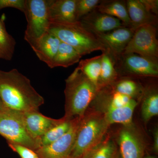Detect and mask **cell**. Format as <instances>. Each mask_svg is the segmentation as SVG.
<instances>
[{
	"instance_id": "cell-32",
	"label": "cell",
	"mask_w": 158,
	"mask_h": 158,
	"mask_svg": "<svg viewBox=\"0 0 158 158\" xmlns=\"http://www.w3.org/2000/svg\"><path fill=\"white\" fill-rule=\"evenodd\" d=\"M6 108H6V107L5 106V105H4V103H3L2 101V99L0 98V112L5 110Z\"/></svg>"
},
{
	"instance_id": "cell-27",
	"label": "cell",
	"mask_w": 158,
	"mask_h": 158,
	"mask_svg": "<svg viewBox=\"0 0 158 158\" xmlns=\"http://www.w3.org/2000/svg\"><path fill=\"white\" fill-rule=\"evenodd\" d=\"M102 1L100 0H77L76 14L77 20L82 18L96 9Z\"/></svg>"
},
{
	"instance_id": "cell-23",
	"label": "cell",
	"mask_w": 158,
	"mask_h": 158,
	"mask_svg": "<svg viewBox=\"0 0 158 158\" xmlns=\"http://www.w3.org/2000/svg\"><path fill=\"white\" fill-rule=\"evenodd\" d=\"M141 107L142 119L147 123L152 117L158 114V93L156 89H144Z\"/></svg>"
},
{
	"instance_id": "cell-17",
	"label": "cell",
	"mask_w": 158,
	"mask_h": 158,
	"mask_svg": "<svg viewBox=\"0 0 158 158\" xmlns=\"http://www.w3.org/2000/svg\"><path fill=\"white\" fill-rule=\"evenodd\" d=\"M138 104L136 100L133 99L123 106L108 110L103 113L110 126L114 123H118L123 126H129L133 124V113Z\"/></svg>"
},
{
	"instance_id": "cell-4",
	"label": "cell",
	"mask_w": 158,
	"mask_h": 158,
	"mask_svg": "<svg viewBox=\"0 0 158 158\" xmlns=\"http://www.w3.org/2000/svg\"><path fill=\"white\" fill-rule=\"evenodd\" d=\"M49 31L61 42L75 49L83 56L94 51H106L95 35L86 30L79 21L73 23H51Z\"/></svg>"
},
{
	"instance_id": "cell-2",
	"label": "cell",
	"mask_w": 158,
	"mask_h": 158,
	"mask_svg": "<svg viewBox=\"0 0 158 158\" xmlns=\"http://www.w3.org/2000/svg\"><path fill=\"white\" fill-rule=\"evenodd\" d=\"M98 91L96 85L76 68L65 80L64 118L83 117Z\"/></svg>"
},
{
	"instance_id": "cell-21",
	"label": "cell",
	"mask_w": 158,
	"mask_h": 158,
	"mask_svg": "<svg viewBox=\"0 0 158 158\" xmlns=\"http://www.w3.org/2000/svg\"><path fill=\"white\" fill-rule=\"evenodd\" d=\"M109 86L114 91L135 99L142 97L144 90L141 84L129 78H118Z\"/></svg>"
},
{
	"instance_id": "cell-30",
	"label": "cell",
	"mask_w": 158,
	"mask_h": 158,
	"mask_svg": "<svg viewBox=\"0 0 158 158\" xmlns=\"http://www.w3.org/2000/svg\"><path fill=\"white\" fill-rule=\"evenodd\" d=\"M141 3L152 14L157 15L158 10V0H140Z\"/></svg>"
},
{
	"instance_id": "cell-22",
	"label": "cell",
	"mask_w": 158,
	"mask_h": 158,
	"mask_svg": "<svg viewBox=\"0 0 158 158\" xmlns=\"http://www.w3.org/2000/svg\"><path fill=\"white\" fill-rule=\"evenodd\" d=\"M118 151L115 141L110 137H106L85 152L81 158H113Z\"/></svg>"
},
{
	"instance_id": "cell-33",
	"label": "cell",
	"mask_w": 158,
	"mask_h": 158,
	"mask_svg": "<svg viewBox=\"0 0 158 158\" xmlns=\"http://www.w3.org/2000/svg\"><path fill=\"white\" fill-rule=\"evenodd\" d=\"M113 158H122L121 155H120V153L119 152V151H117V152H116V155H115V156H114V157Z\"/></svg>"
},
{
	"instance_id": "cell-12",
	"label": "cell",
	"mask_w": 158,
	"mask_h": 158,
	"mask_svg": "<svg viewBox=\"0 0 158 158\" xmlns=\"http://www.w3.org/2000/svg\"><path fill=\"white\" fill-rule=\"evenodd\" d=\"M79 21L86 30L94 35L126 27L118 19L101 13L96 9Z\"/></svg>"
},
{
	"instance_id": "cell-20",
	"label": "cell",
	"mask_w": 158,
	"mask_h": 158,
	"mask_svg": "<svg viewBox=\"0 0 158 158\" xmlns=\"http://www.w3.org/2000/svg\"><path fill=\"white\" fill-rule=\"evenodd\" d=\"M82 56L71 46L61 42L50 68H67L80 62Z\"/></svg>"
},
{
	"instance_id": "cell-29",
	"label": "cell",
	"mask_w": 158,
	"mask_h": 158,
	"mask_svg": "<svg viewBox=\"0 0 158 158\" xmlns=\"http://www.w3.org/2000/svg\"><path fill=\"white\" fill-rule=\"evenodd\" d=\"M26 0H0V10L6 8H15L23 13Z\"/></svg>"
},
{
	"instance_id": "cell-7",
	"label": "cell",
	"mask_w": 158,
	"mask_h": 158,
	"mask_svg": "<svg viewBox=\"0 0 158 158\" xmlns=\"http://www.w3.org/2000/svg\"><path fill=\"white\" fill-rule=\"evenodd\" d=\"M128 53L158 58V41L156 26L148 24L137 28L123 54Z\"/></svg>"
},
{
	"instance_id": "cell-24",
	"label": "cell",
	"mask_w": 158,
	"mask_h": 158,
	"mask_svg": "<svg viewBox=\"0 0 158 158\" xmlns=\"http://www.w3.org/2000/svg\"><path fill=\"white\" fill-rule=\"evenodd\" d=\"M5 15L0 18V59L10 61L13 58L16 43L9 34L5 25Z\"/></svg>"
},
{
	"instance_id": "cell-15",
	"label": "cell",
	"mask_w": 158,
	"mask_h": 158,
	"mask_svg": "<svg viewBox=\"0 0 158 158\" xmlns=\"http://www.w3.org/2000/svg\"><path fill=\"white\" fill-rule=\"evenodd\" d=\"M61 42L56 35L48 31L31 47L38 59L50 68Z\"/></svg>"
},
{
	"instance_id": "cell-26",
	"label": "cell",
	"mask_w": 158,
	"mask_h": 158,
	"mask_svg": "<svg viewBox=\"0 0 158 158\" xmlns=\"http://www.w3.org/2000/svg\"><path fill=\"white\" fill-rule=\"evenodd\" d=\"M72 121L73 119H68L62 117V121L40 138V147L48 145L64 135L70 129Z\"/></svg>"
},
{
	"instance_id": "cell-1",
	"label": "cell",
	"mask_w": 158,
	"mask_h": 158,
	"mask_svg": "<svg viewBox=\"0 0 158 158\" xmlns=\"http://www.w3.org/2000/svg\"><path fill=\"white\" fill-rule=\"evenodd\" d=\"M0 98L6 108L23 113L39 111L44 103L30 79L16 69L0 70Z\"/></svg>"
},
{
	"instance_id": "cell-3",
	"label": "cell",
	"mask_w": 158,
	"mask_h": 158,
	"mask_svg": "<svg viewBox=\"0 0 158 158\" xmlns=\"http://www.w3.org/2000/svg\"><path fill=\"white\" fill-rule=\"evenodd\" d=\"M110 126L103 113L98 111L85 113L79 123L69 158H81L104 139Z\"/></svg>"
},
{
	"instance_id": "cell-8",
	"label": "cell",
	"mask_w": 158,
	"mask_h": 158,
	"mask_svg": "<svg viewBox=\"0 0 158 158\" xmlns=\"http://www.w3.org/2000/svg\"><path fill=\"white\" fill-rule=\"evenodd\" d=\"M118 74L121 72L140 76H158V58L143 56L137 54H123L116 62Z\"/></svg>"
},
{
	"instance_id": "cell-34",
	"label": "cell",
	"mask_w": 158,
	"mask_h": 158,
	"mask_svg": "<svg viewBox=\"0 0 158 158\" xmlns=\"http://www.w3.org/2000/svg\"><path fill=\"white\" fill-rule=\"evenodd\" d=\"M143 158H156L155 157L152 156H147L144 157Z\"/></svg>"
},
{
	"instance_id": "cell-9",
	"label": "cell",
	"mask_w": 158,
	"mask_h": 158,
	"mask_svg": "<svg viewBox=\"0 0 158 158\" xmlns=\"http://www.w3.org/2000/svg\"><path fill=\"white\" fill-rule=\"evenodd\" d=\"M81 117L73 119L71 126L66 134L55 142L35 151L39 158H69L77 130Z\"/></svg>"
},
{
	"instance_id": "cell-5",
	"label": "cell",
	"mask_w": 158,
	"mask_h": 158,
	"mask_svg": "<svg viewBox=\"0 0 158 158\" xmlns=\"http://www.w3.org/2000/svg\"><path fill=\"white\" fill-rule=\"evenodd\" d=\"M0 135L8 143L20 144L33 151L40 147V141L26 128L23 112L6 108L0 112Z\"/></svg>"
},
{
	"instance_id": "cell-13",
	"label": "cell",
	"mask_w": 158,
	"mask_h": 158,
	"mask_svg": "<svg viewBox=\"0 0 158 158\" xmlns=\"http://www.w3.org/2000/svg\"><path fill=\"white\" fill-rule=\"evenodd\" d=\"M23 117L28 131L33 138L38 140L62 120V118L54 119L44 116L39 111L23 113Z\"/></svg>"
},
{
	"instance_id": "cell-18",
	"label": "cell",
	"mask_w": 158,
	"mask_h": 158,
	"mask_svg": "<svg viewBox=\"0 0 158 158\" xmlns=\"http://www.w3.org/2000/svg\"><path fill=\"white\" fill-rule=\"evenodd\" d=\"M96 9L101 13L118 19L126 27H132L128 14L126 1H102Z\"/></svg>"
},
{
	"instance_id": "cell-31",
	"label": "cell",
	"mask_w": 158,
	"mask_h": 158,
	"mask_svg": "<svg viewBox=\"0 0 158 158\" xmlns=\"http://www.w3.org/2000/svg\"><path fill=\"white\" fill-rule=\"evenodd\" d=\"M154 143L153 145V151L157 154L158 152V129H156L153 134Z\"/></svg>"
},
{
	"instance_id": "cell-14",
	"label": "cell",
	"mask_w": 158,
	"mask_h": 158,
	"mask_svg": "<svg viewBox=\"0 0 158 158\" xmlns=\"http://www.w3.org/2000/svg\"><path fill=\"white\" fill-rule=\"evenodd\" d=\"M77 0H47L51 23L77 21L76 9Z\"/></svg>"
},
{
	"instance_id": "cell-19",
	"label": "cell",
	"mask_w": 158,
	"mask_h": 158,
	"mask_svg": "<svg viewBox=\"0 0 158 158\" xmlns=\"http://www.w3.org/2000/svg\"><path fill=\"white\" fill-rule=\"evenodd\" d=\"M101 68L98 82V90L111 85L118 78V72L115 67V61L106 51L102 52Z\"/></svg>"
},
{
	"instance_id": "cell-11",
	"label": "cell",
	"mask_w": 158,
	"mask_h": 158,
	"mask_svg": "<svg viewBox=\"0 0 158 158\" xmlns=\"http://www.w3.org/2000/svg\"><path fill=\"white\" fill-rule=\"evenodd\" d=\"M135 30L132 27H124L95 36L104 46L106 51L113 57L116 63L124 52Z\"/></svg>"
},
{
	"instance_id": "cell-25",
	"label": "cell",
	"mask_w": 158,
	"mask_h": 158,
	"mask_svg": "<svg viewBox=\"0 0 158 158\" xmlns=\"http://www.w3.org/2000/svg\"><path fill=\"white\" fill-rule=\"evenodd\" d=\"M102 59V54L90 59L81 60L79 62L78 66L76 68L97 87L101 68Z\"/></svg>"
},
{
	"instance_id": "cell-6",
	"label": "cell",
	"mask_w": 158,
	"mask_h": 158,
	"mask_svg": "<svg viewBox=\"0 0 158 158\" xmlns=\"http://www.w3.org/2000/svg\"><path fill=\"white\" fill-rule=\"evenodd\" d=\"M23 13L27 22L24 39L32 47L49 29L47 0H26Z\"/></svg>"
},
{
	"instance_id": "cell-16",
	"label": "cell",
	"mask_w": 158,
	"mask_h": 158,
	"mask_svg": "<svg viewBox=\"0 0 158 158\" xmlns=\"http://www.w3.org/2000/svg\"><path fill=\"white\" fill-rule=\"evenodd\" d=\"M126 1L128 14L133 28L136 29L148 24L156 25V15L148 11L140 0Z\"/></svg>"
},
{
	"instance_id": "cell-28",
	"label": "cell",
	"mask_w": 158,
	"mask_h": 158,
	"mask_svg": "<svg viewBox=\"0 0 158 158\" xmlns=\"http://www.w3.org/2000/svg\"><path fill=\"white\" fill-rule=\"evenodd\" d=\"M9 146L21 158H39L34 151L20 144L8 143Z\"/></svg>"
},
{
	"instance_id": "cell-10",
	"label": "cell",
	"mask_w": 158,
	"mask_h": 158,
	"mask_svg": "<svg viewBox=\"0 0 158 158\" xmlns=\"http://www.w3.org/2000/svg\"><path fill=\"white\" fill-rule=\"evenodd\" d=\"M117 141L122 158H143L145 144L135 125L123 126L118 132Z\"/></svg>"
}]
</instances>
